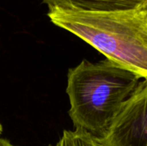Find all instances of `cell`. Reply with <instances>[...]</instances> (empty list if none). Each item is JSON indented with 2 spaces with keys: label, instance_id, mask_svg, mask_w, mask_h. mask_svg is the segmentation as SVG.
I'll return each instance as SVG.
<instances>
[{
  "label": "cell",
  "instance_id": "1",
  "mask_svg": "<svg viewBox=\"0 0 147 146\" xmlns=\"http://www.w3.org/2000/svg\"><path fill=\"white\" fill-rule=\"evenodd\" d=\"M135 72L109 59L83 60L67 73L69 116L75 130L103 139L140 84Z\"/></svg>",
  "mask_w": 147,
  "mask_h": 146
},
{
  "label": "cell",
  "instance_id": "2",
  "mask_svg": "<svg viewBox=\"0 0 147 146\" xmlns=\"http://www.w3.org/2000/svg\"><path fill=\"white\" fill-rule=\"evenodd\" d=\"M48 17L107 59L147 78V17L142 8L112 12L54 9Z\"/></svg>",
  "mask_w": 147,
  "mask_h": 146
},
{
  "label": "cell",
  "instance_id": "3",
  "mask_svg": "<svg viewBox=\"0 0 147 146\" xmlns=\"http://www.w3.org/2000/svg\"><path fill=\"white\" fill-rule=\"evenodd\" d=\"M102 140L107 146H147V78L125 102Z\"/></svg>",
  "mask_w": 147,
  "mask_h": 146
},
{
  "label": "cell",
  "instance_id": "4",
  "mask_svg": "<svg viewBox=\"0 0 147 146\" xmlns=\"http://www.w3.org/2000/svg\"><path fill=\"white\" fill-rule=\"evenodd\" d=\"M49 10L54 9L83 11L112 12L141 9L147 0H42Z\"/></svg>",
  "mask_w": 147,
  "mask_h": 146
},
{
  "label": "cell",
  "instance_id": "5",
  "mask_svg": "<svg viewBox=\"0 0 147 146\" xmlns=\"http://www.w3.org/2000/svg\"><path fill=\"white\" fill-rule=\"evenodd\" d=\"M53 146H107L102 139L93 137L84 132L74 130L63 132L59 140Z\"/></svg>",
  "mask_w": 147,
  "mask_h": 146
},
{
  "label": "cell",
  "instance_id": "6",
  "mask_svg": "<svg viewBox=\"0 0 147 146\" xmlns=\"http://www.w3.org/2000/svg\"><path fill=\"white\" fill-rule=\"evenodd\" d=\"M0 146H17L12 145L8 139H1L0 138Z\"/></svg>",
  "mask_w": 147,
  "mask_h": 146
},
{
  "label": "cell",
  "instance_id": "7",
  "mask_svg": "<svg viewBox=\"0 0 147 146\" xmlns=\"http://www.w3.org/2000/svg\"><path fill=\"white\" fill-rule=\"evenodd\" d=\"M142 9H143V11L145 12V14H146V15L147 17V4L146 5H145V6L142 8Z\"/></svg>",
  "mask_w": 147,
  "mask_h": 146
},
{
  "label": "cell",
  "instance_id": "8",
  "mask_svg": "<svg viewBox=\"0 0 147 146\" xmlns=\"http://www.w3.org/2000/svg\"><path fill=\"white\" fill-rule=\"evenodd\" d=\"M2 133H3V127H2V125L0 124V135L2 134Z\"/></svg>",
  "mask_w": 147,
  "mask_h": 146
}]
</instances>
